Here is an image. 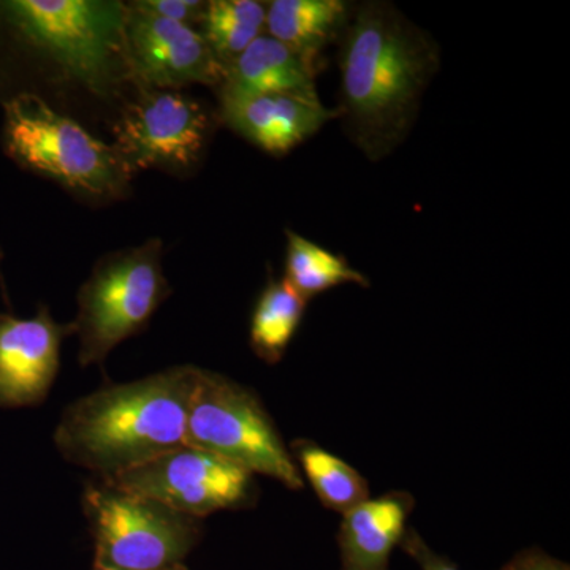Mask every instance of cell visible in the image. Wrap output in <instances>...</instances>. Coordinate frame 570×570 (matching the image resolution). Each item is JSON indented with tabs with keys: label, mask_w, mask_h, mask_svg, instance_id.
<instances>
[{
	"label": "cell",
	"mask_w": 570,
	"mask_h": 570,
	"mask_svg": "<svg viewBox=\"0 0 570 570\" xmlns=\"http://www.w3.org/2000/svg\"><path fill=\"white\" fill-rule=\"evenodd\" d=\"M441 52L430 33L389 2H363L343 29L341 112L351 140L377 163L414 126Z\"/></svg>",
	"instance_id": "1"
},
{
	"label": "cell",
	"mask_w": 570,
	"mask_h": 570,
	"mask_svg": "<svg viewBox=\"0 0 570 570\" xmlns=\"http://www.w3.org/2000/svg\"><path fill=\"white\" fill-rule=\"evenodd\" d=\"M197 366L107 384L71 403L55 431L63 460L111 479L187 444Z\"/></svg>",
	"instance_id": "2"
},
{
	"label": "cell",
	"mask_w": 570,
	"mask_h": 570,
	"mask_svg": "<svg viewBox=\"0 0 570 570\" xmlns=\"http://www.w3.org/2000/svg\"><path fill=\"white\" fill-rule=\"evenodd\" d=\"M126 18V3L116 0L0 2V20L22 45L67 81L102 99L134 82Z\"/></svg>",
	"instance_id": "3"
},
{
	"label": "cell",
	"mask_w": 570,
	"mask_h": 570,
	"mask_svg": "<svg viewBox=\"0 0 570 570\" xmlns=\"http://www.w3.org/2000/svg\"><path fill=\"white\" fill-rule=\"evenodd\" d=\"M3 112V148L20 167L81 200L107 204L129 195L134 175L116 149L37 94H18Z\"/></svg>",
	"instance_id": "4"
},
{
	"label": "cell",
	"mask_w": 570,
	"mask_h": 570,
	"mask_svg": "<svg viewBox=\"0 0 570 570\" xmlns=\"http://www.w3.org/2000/svg\"><path fill=\"white\" fill-rule=\"evenodd\" d=\"M163 253V239L149 238L104 255L94 266L78 291L73 321L81 366L100 365L112 348L141 333L170 296Z\"/></svg>",
	"instance_id": "5"
},
{
	"label": "cell",
	"mask_w": 570,
	"mask_h": 570,
	"mask_svg": "<svg viewBox=\"0 0 570 570\" xmlns=\"http://www.w3.org/2000/svg\"><path fill=\"white\" fill-rule=\"evenodd\" d=\"M82 510L96 547L94 566L105 569H171L204 535L202 520L104 479L86 485Z\"/></svg>",
	"instance_id": "6"
},
{
	"label": "cell",
	"mask_w": 570,
	"mask_h": 570,
	"mask_svg": "<svg viewBox=\"0 0 570 570\" xmlns=\"http://www.w3.org/2000/svg\"><path fill=\"white\" fill-rule=\"evenodd\" d=\"M187 444L266 475L288 490L305 489L302 472L257 393L197 367L187 412Z\"/></svg>",
	"instance_id": "7"
},
{
	"label": "cell",
	"mask_w": 570,
	"mask_h": 570,
	"mask_svg": "<svg viewBox=\"0 0 570 570\" xmlns=\"http://www.w3.org/2000/svg\"><path fill=\"white\" fill-rule=\"evenodd\" d=\"M212 115L204 104L181 91L138 88L112 127V148L129 168L138 171L193 174L212 135Z\"/></svg>",
	"instance_id": "8"
},
{
	"label": "cell",
	"mask_w": 570,
	"mask_h": 570,
	"mask_svg": "<svg viewBox=\"0 0 570 570\" xmlns=\"http://www.w3.org/2000/svg\"><path fill=\"white\" fill-rule=\"evenodd\" d=\"M254 478L234 461L186 444L104 480L202 520L217 510L253 508L258 498Z\"/></svg>",
	"instance_id": "9"
},
{
	"label": "cell",
	"mask_w": 570,
	"mask_h": 570,
	"mask_svg": "<svg viewBox=\"0 0 570 570\" xmlns=\"http://www.w3.org/2000/svg\"><path fill=\"white\" fill-rule=\"evenodd\" d=\"M126 9L127 55L137 88L181 91L190 85H223L227 69L200 32L140 13L127 3Z\"/></svg>",
	"instance_id": "10"
},
{
	"label": "cell",
	"mask_w": 570,
	"mask_h": 570,
	"mask_svg": "<svg viewBox=\"0 0 570 570\" xmlns=\"http://www.w3.org/2000/svg\"><path fill=\"white\" fill-rule=\"evenodd\" d=\"M73 322L59 324L48 306L32 318L0 314V407L40 406L58 377L63 340Z\"/></svg>",
	"instance_id": "11"
},
{
	"label": "cell",
	"mask_w": 570,
	"mask_h": 570,
	"mask_svg": "<svg viewBox=\"0 0 570 570\" xmlns=\"http://www.w3.org/2000/svg\"><path fill=\"white\" fill-rule=\"evenodd\" d=\"M220 116L234 132L272 156H284L325 124L340 119V110L325 107L316 89L269 94L219 92Z\"/></svg>",
	"instance_id": "12"
},
{
	"label": "cell",
	"mask_w": 570,
	"mask_h": 570,
	"mask_svg": "<svg viewBox=\"0 0 570 570\" xmlns=\"http://www.w3.org/2000/svg\"><path fill=\"white\" fill-rule=\"evenodd\" d=\"M414 505L407 491H390L344 513L337 532L343 570H389Z\"/></svg>",
	"instance_id": "13"
},
{
	"label": "cell",
	"mask_w": 570,
	"mask_h": 570,
	"mask_svg": "<svg viewBox=\"0 0 570 570\" xmlns=\"http://www.w3.org/2000/svg\"><path fill=\"white\" fill-rule=\"evenodd\" d=\"M316 67L279 40L262 33L228 66L219 92L269 94L316 89Z\"/></svg>",
	"instance_id": "14"
},
{
	"label": "cell",
	"mask_w": 570,
	"mask_h": 570,
	"mask_svg": "<svg viewBox=\"0 0 570 570\" xmlns=\"http://www.w3.org/2000/svg\"><path fill=\"white\" fill-rule=\"evenodd\" d=\"M348 14L343 0H275L266 3L265 31L316 67L322 50L343 32Z\"/></svg>",
	"instance_id": "15"
},
{
	"label": "cell",
	"mask_w": 570,
	"mask_h": 570,
	"mask_svg": "<svg viewBox=\"0 0 570 570\" xmlns=\"http://www.w3.org/2000/svg\"><path fill=\"white\" fill-rule=\"evenodd\" d=\"M306 303L284 277H269L250 318V347L258 358L268 365L284 358L305 316Z\"/></svg>",
	"instance_id": "16"
},
{
	"label": "cell",
	"mask_w": 570,
	"mask_h": 570,
	"mask_svg": "<svg viewBox=\"0 0 570 570\" xmlns=\"http://www.w3.org/2000/svg\"><path fill=\"white\" fill-rule=\"evenodd\" d=\"M288 450L302 478L309 480L325 508L344 515L370 499L366 479L346 461L322 449L316 442L296 439Z\"/></svg>",
	"instance_id": "17"
},
{
	"label": "cell",
	"mask_w": 570,
	"mask_h": 570,
	"mask_svg": "<svg viewBox=\"0 0 570 570\" xmlns=\"http://www.w3.org/2000/svg\"><path fill=\"white\" fill-rule=\"evenodd\" d=\"M285 235L287 250L284 279L306 302L343 284H356L362 287L370 285L366 276L348 264L343 255L332 253L295 232L285 230Z\"/></svg>",
	"instance_id": "18"
},
{
	"label": "cell",
	"mask_w": 570,
	"mask_h": 570,
	"mask_svg": "<svg viewBox=\"0 0 570 570\" xmlns=\"http://www.w3.org/2000/svg\"><path fill=\"white\" fill-rule=\"evenodd\" d=\"M266 3L257 0H212L202 18V37L228 69L265 31Z\"/></svg>",
	"instance_id": "19"
},
{
	"label": "cell",
	"mask_w": 570,
	"mask_h": 570,
	"mask_svg": "<svg viewBox=\"0 0 570 570\" xmlns=\"http://www.w3.org/2000/svg\"><path fill=\"white\" fill-rule=\"evenodd\" d=\"M127 6L149 17L181 22L190 28L200 24L206 9V2L202 0H137Z\"/></svg>",
	"instance_id": "20"
},
{
	"label": "cell",
	"mask_w": 570,
	"mask_h": 570,
	"mask_svg": "<svg viewBox=\"0 0 570 570\" xmlns=\"http://www.w3.org/2000/svg\"><path fill=\"white\" fill-rule=\"evenodd\" d=\"M400 547L406 551L409 557L414 558V560L419 562L422 570H459L448 558L434 553V551L428 547L425 540L422 539V535H420L417 531L412 530V528H407Z\"/></svg>",
	"instance_id": "21"
},
{
	"label": "cell",
	"mask_w": 570,
	"mask_h": 570,
	"mask_svg": "<svg viewBox=\"0 0 570 570\" xmlns=\"http://www.w3.org/2000/svg\"><path fill=\"white\" fill-rule=\"evenodd\" d=\"M501 570H569V566L564 562L554 560L543 551H524L519 557L513 558L509 564Z\"/></svg>",
	"instance_id": "22"
},
{
	"label": "cell",
	"mask_w": 570,
	"mask_h": 570,
	"mask_svg": "<svg viewBox=\"0 0 570 570\" xmlns=\"http://www.w3.org/2000/svg\"><path fill=\"white\" fill-rule=\"evenodd\" d=\"M168 570H189V569H187L186 566H184L181 562V564H176V566H174V568L168 569Z\"/></svg>",
	"instance_id": "23"
},
{
	"label": "cell",
	"mask_w": 570,
	"mask_h": 570,
	"mask_svg": "<svg viewBox=\"0 0 570 570\" xmlns=\"http://www.w3.org/2000/svg\"><path fill=\"white\" fill-rule=\"evenodd\" d=\"M94 570H110V569L100 568V566H94Z\"/></svg>",
	"instance_id": "24"
}]
</instances>
